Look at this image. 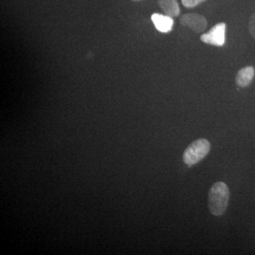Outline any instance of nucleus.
I'll return each mask as SVG.
<instances>
[{
  "instance_id": "nucleus-1",
  "label": "nucleus",
  "mask_w": 255,
  "mask_h": 255,
  "mask_svg": "<svg viewBox=\"0 0 255 255\" xmlns=\"http://www.w3.org/2000/svg\"><path fill=\"white\" fill-rule=\"evenodd\" d=\"M230 191L224 182H219L213 184L209 191L208 206L210 213L216 216H222L228 206Z\"/></svg>"
},
{
  "instance_id": "nucleus-4",
  "label": "nucleus",
  "mask_w": 255,
  "mask_h": 255,
  "mask_svg": "<svg viewBox=\"0 0 255 255\" xmlns=\"http://www.w3.org/2000/svg\"><path fill=\"white\" fill-rule=\"evenodd\" d=\"M180 23L183 26L191 28L196 33H201L207 27V20L202 15L196 13H189L182 15Z\"/></svg>"
},
{
  "instance_id": "nucleus-2",
  "label": "nucleus",
  "mask_w": 255,
  "mask_h": 255,
  "mask_svg": "<svg viewBox=\"0 0 255 255\" xmlns=\"http://www.w3.org/2000/svg\"><path fill=\"white\" fill-rule=\"evenodd\" d=\"M211 150V143L207 139L199 138L189 144L184 150L182 158L184 163L194 165L202 160Z\"/></svg>"
},
{
  "instance_id": "nucleus-6",
  "label": "nucleus",
  "mask_w": 255,
  "mask_h": 255,
  "mask_svg": "<svg viewBox=\"0 0 255 255\" xmlns=\"http://www.w3.org/2000/svg\"><path fill=\"white\" fill-rule=\"evenodd\" d=\"M255 68L252 66L246 67L241 69L236 75V82L238 87H246L251 85L254 79Z\"/></svg>"
},
{
  "instance_id": "nucleus-3",
  "label": "nucleus",
  "mask_w": 255,
  "mask_h": 255,
  "mask_svg": "<svg viewBox=\"0 0 255 255\" xmlns=\"http://www.w3.org/2000/svg\"><path fill=\"white\" fill-rule=\"evenodd\" d=\"M226 23H216L207 33H203L201 41L206 44L221 47L226 43Z\"/></svg>"
},
{
  "instance_id": "nucleus-9",
  "label": "nucleus",
  "mask_w": 255,
  "mask_h": 255,
  "mask_svg": "<svg viewBox=\"0 0 255 255\" xmlns=\"http://www.w3.org/2000/svg\"><path fill=\"white\" fill-rule=\"evenodd\" d=\"M250 33L255 39V13L252 15L250 18L249 25H248Z\"/></svg>"
},
{
  "instance_id": "nucleus-5",
  "label": "nucleus",
  "mask_w": 255,
  "mask_h": 255,
  "mask_svg": "<svg viewBox=\"0 0 255 255\" xmlns=\"http://www.w3.org/2000/svg\"><path fill=\"white\" fill-rule=\"evenodd\" d=\"M151 20L155 25L156 29L161 33H169L173 28V18L167 15L155 13L151 16Z\"/></svg>"
},
{
  "instance_id": "nucleus-7",
  "label": "nucleus",
  "mask_w": 255,
  "mask_h": 255,
  "mask_svg": "<svg viewBox=\"0 0 255 255\" xmlns=\"http://www.w3.org/2000/svg\"><path fill=\"white\" fill-rule=\"evenodd\" d=\"M158 4L164 14L171 17H177L180 14L177 0H158Z\"/></svg>"
},
{
  "instance_id": "nucleus-8",
  "label": "nucleus",
  "mask_w": 255,
  "mask_h": 255,
  "mask_svg": "<svg viewBox=\"0 0 255 255\" xmlns=\"http://www.w3.org/2000/svg\"><path fill=\"white\" fill-rule=\"evenodd\" d=\"M206 0H182L183 6L187 8H194Z\"/></svg>"
},
{
  "instance_id": "nucleus-10",
  "label": "nucleus",
  "mask_w": 255,
  "mask_h": 255,
  "mask_svg": "<svg viewBox=\"0 0 255 255\" xmlns=\"http://www.w3.org/2000/svg\"><path fill=\"white\" fill-rule=\"evenodd\" d=\"M135 1H136V0H135Z\"/></svg>"
}]
</instances>
